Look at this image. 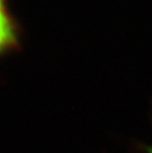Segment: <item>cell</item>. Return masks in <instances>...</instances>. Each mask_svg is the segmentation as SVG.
Masks as SVG:
<instances>
[{
    "mask_svg": "<svg viewBox=\"0 0 152 153\" xmlns=\"http://www.w3.org/2000/svg\"><path fill=\"white\" fill-rule=\"evenodd\" d=\"M2 5H7L6 4V0H0V6Z\"/></svg>",
    "mask_w": 152,
    "mask_h": 153,
    "instance_id": "3",
    "label": "cell"
},
{
    "mask_svg": "<svg viewBox=\"0 0 152 153\" xmlns=\"http://www.w3.org/2000/svg\"><path fill=\"white\" fill-rule=\"evenodd\" d=\"M20 35L17 22L7 7L0 6V58L17 50L20 45Z\"/></svg>",
    "mask_w": 152,
    "mask_h": 153,
    "instance_id": "1",
    "label": "cell"
},
{
    "mask_svg": "<svg viewBox=\"0 0 152 153\" xmlns=\"http://www.w3.org/2000/svg\"><path fill=\"white\" fill-rule=\"evenodd\" d=\"M133 148L138 153H152V144H147V143L135 141Z\"/></svg>",
    "mask_w": 152,
    "mask_h": 153,
    "instance_id": "2",
    "label": "cell"
}]
</instances>
